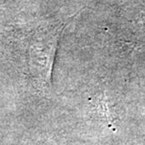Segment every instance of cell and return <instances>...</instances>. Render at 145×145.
Listing matches in <instances>:
<instances>
[{
    "instance_id": "1",
    "label": "cell",
    "mask_w": 145,
    "mask_h": 145,
    "mask_svg": "<svg viewBox=\"0 0 145 145\" xmlns=\"http://www.w3.org/2000/svg\"><path fill=\"white\" fill-rule=\"evenodd\" d=\"M69 21L44 27L32 37L28 46V64L34 79L44 87L51 85L55 56L60 37Z\"/></svg>"
},
{
    "instance_id": "2",
    "label": "cell",
    "mask_w": 145,
    "mask_h": 145,
    "mask_svg": "<svg viewBox=\"0 0 145 145\" xmlns=\"http://www.w3.org/2000/svg\"><path fill=\"white\" fill-rule=\"evenodd\" d=\"M125 20L126 42L134 52L145 44V6L140 4L128 6Z\"/></svg>"
}]
</instances>
